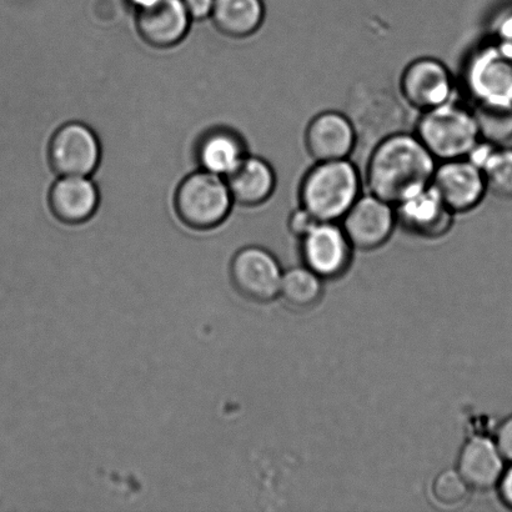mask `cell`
<instances>
[{"label":"cell","mask_w":512,"mask_h":512,"mask_svg":"<svg viewBox=\"0 0 512 512\" xmlns=\"http://www.w3.org/2000/svg\"><path fill=\"white\" fill-rule=\"evenodd\" d=\"M247 157V143L242 135L227 127L207 130L195 145L199 168L223 178L234 172Z\"/></svg>","instance_id":"9a60e30c"},{"label":"cell","mask_w":512,"mask_h":512,"mask_svg":"<svg viewBox=\"0 0 512 512\" xmlns=\"http://www.w3.org/2000/svg\"><path fill=\"white\" fill-rule=\"evenodd\" d=\"M100 159L102 147L88 125L69 122L50 138L48 162L59 177H90L98 169Z\"/></svg>","instance_id":"5b68a950"},{"label":"cell","mask_w":512,"mask_h":512,"mask_svg":"<svg viewBox=\"0 0 512 512\" xmlns=\"http://www.w3.org/2000/svg\"><path fill=\"white\" fill-rule=\"evenodd\" d=\"M431 185L455 215L478 208L488 193L483 170L468 158L438 162Z\"/></svg>","instance_id":"9c48e42d"},{"label":"cell","mask_w":512,"mask_h":512,"mask_svg":"<svg viewBox=\"0 0 512 512\" xmlns=\"http://www.w3.org/2000/svg\"><path fill=\"white\" fill-rule=\"evenodd\" d=\"M498 485L501 499L512 509V463L508 469L504 470Z\"/></svg>","instance_id":"484cf974"},{"label":"cell","mask_w":512,"mask_h":512,"mask_svg":"<svg viewBox=\"0 0 512 512\" xmlns=\"http://www.w3.org/2000/svg\"><path fill=\"white\" fill-rule=\"evenodd\" d=\"M235 204L242 207H260L273 197L276 174L265 159L248 155L239 167L225 177Z\"/></svg>","instance_id":"e0dca14e"},{"label":"cell","mask_w":512,"mask_h":512,"mask_svg":"<svg viewBox=\"0 0 512 512\" xmlns=\"http://www.w3.org/2000/svg\"><path fill=\"white\" fill-rule=\"evenodd\" d=\"M233 204L225 179L202 169L185 177L174 195L180 222L198 232L219 227L229 217Z\"/></svg>","instance_id":"277c9868"},{"label":"cell","mask_w":512,"mask_h":512,"mask_svg":"<svg viewBox=\"0 0 512 512\" xmlns=\"http://www.w3.org/2000/svg\"><path fill=\"white\" fill-rule=\"evenodd\" d=\"M414 133L438 162L468 158L481 142L473 110L454 99L420 113Z\"/></svg>","instance_id":"3957f363"},{"label":"cell","mask_w":512,"mask_h":512,"mask_svg":"<svg viewBox=\"0 0 512 512\" xmlns=\"http://www.w3.org/2000/svg\"><path fill=\"white\" fill-rule=\"evenodd\" d=\"M127 2L132 5L133 8L139 10L157 2V0H127Z\"/></svg>","instance_id":"4316f807"},{"label":"cell","mask_w":512,"mask_h":512,"mask_svg":"<svg viewBox=\"0 0 512 512\" xmlns=\"http://www.w3.org/2000/svg\"><path fill=\"white\" fill-rule=\"evenodd\" d=\"M496 445L504 459L512 463V416L501 424L496 435Z\"/></svg>","instance_id":"d4e9b609"},{"label":"cell","mask_w":512,"mask_h":512,"mask_svg":"<svg viewBox=\"0 0 512 512\" xmlns=\"http://www.w3.org/2000/svg\"><path fill=\"white\" fill-rule=\"evenodd\" d=\"M190 19L182 0H157L137 10L135 25L140 38L150 47L167 49L175 47L187 37Z\"/></svg>","instance_id":"4fadbf2b"},{"label":"cell","mask_w":512,"mask_h":512,"mask_svg":"<svg viewBox=\"0 0 512 512\" xmlns=\"http://www.w3.org/2000/svg\"><path fill=\"white\" fill-rule=\"evenodd\" d=\"M263 0H215L212 13L214 27L230 38H247L263 25Z\"/></svg>","instance_id":"ac0fdd59"},{"label":"cell","mask_w":512,"mask_h":512,"mask_svg":"<svg viewBox=\"0 0 512 512\" xmlns=\"http://www.w3.org/2000/svg\"><path fill=\"white\" fill-rule=\"evenodd\" d=\"M305 147L315 162L350 159L358 148V135L346 113L326 110L310 120Z\"/></svg>","instance_id":"30bf717a"},{"label":"cell","mask_w":512,"mask_h":512,"mask_svg":"<svg viewBox=\"0 0 512 512\" xmlns=\"http://www.w3.org/2000/svg\"><path fill=\"white\" fill-rule=\"evenodd\" d=\"M481 140L501 145L512 138V104L484 102L473 110Z\"/></svg>","instance_id":"44dd1931"},{"label":"cell","mask_w":512,"mask_h":512,"mask_svg":"<svg viewBox=\"0 0 512 512\" xmlns=\"http://www.w3.org/2000/svg\"><path fill=\"white\" fill-rule=\"evenodd\" d=\"M229 275L237 293L253 303H270L279 296L283 273L275 256L264 248L240 249L230 263Z\"/></svg>","instance_id":"8992f818"},{"label":"cell","mask_w":512,"mask_h":512,"mask_svg":"<svg viewBox=\"0 0 512 512\" xmlns=\"http://www.w3.org/2000/svg\"><path fill=\"white\" fill-rule=\"evenodd\" d=\"M436 160L414 132H400L370 150L364 182L368 192L398 205L433 180Z\"/></svg>","instance_id":"6da1fadb"},{"label":"cell","mask_w":512,"mask_h":512,"mask_svg":"<svg viewBox=\"0 0 512 512\" xmlns=\"http://www.w3.org/2000/svg\"><path fill=\"white\" fill-rule=\"evenodd\" d=\"M190 19L202 22L212 17L215 0H182Z\"/></svg>","instance_id":"cb8c5ba5"},{"label":"cell","mask_w":512,"mask_h":512,"mask_svg":"<svg viewBox=\"0 0 512 512\" xmlns=\"http://www.w3.org/2000/svg\"><path fill=\"white\" fill-rule=\"evenodd\" d=\"M318 223V220H316L308 210L300 207L291 213L288 225L291 234L299 239H303Z\"/></svg>","instance_id":"603a6c76"},{"label":"cell","mask_w":512,"mask_h":512,"mask_svg":"<svg viewBox=\"0 0 512 512\" xmlns=\"http://www.w3.org/2000/svg\"><path fill=\"white\" fill-rule=\"evenodd\" d=\"M498 445L485 436H475L461 449L458 473L470 489L486 491L499 484L505 470Z\"/></svg>","instance_id":"2e32d148"},{"label":"cell","mask_w":512,"mask_h":512,"mask_svg":"<svg viewBox=\"0 0 512 512\" xmlns=\"http://www.w3.org/2000/svg\"><path fill=\"white\" fill-rule=\"evenodd\" d=\"M300 240L306 266L320 278H335L348 269L353 245L340 223L319 222Z\"/></svg>","instance_id":"8fae6325"},{"label":"cell","mask_w":512,"mask_h":512,"mask_svg":"<svg viewBox=\"0 0 512 512\" xmlns=\"http://www.w3.org/2000/svg\"><path fill=\"white\" fill-rule=\"evenodd\" d=\"M279 295L291 308L306 310L313 308L323 296L320 276L306 268L286 271L281 278Z\"/></svg>","instance_id":"ffe728a7"},{"label":"cell","mask_w":512,"mask_h":512,"mask_svg":"<svg viewBox=\"0 0 512 512\" xmlns=\"http://www.w3.org/2000/svg\"><path fill=\"white\" fill-rule=\"evenodd\" d=\"M364 178L353 160L315 162L300 183V207L318 222L340 223L363 194Z\"/></svg>","instance_id":"7a4b0ae2"},{"label":"cell","mask_w":512,"mask_h":512,"mask_svg":"<svg viewBox=\"0 0 512 512\" xmlns=\"http://www.w3.org/2000/svg\"><path fill=\"white\" fill-rule=\"evenodd\" d=\"M395 213L406 232L424 239L443 237L453 227L455 217L431 184L395 205Z\"/></svg>","instance_id":"7c38bea8"},{"label":"cell","mask_w":512,"mask_h":512,"mask_svg":"<svg viewBox=\"0 0 512 512\" xmlns=\"http://www.w3.org/2000/svg\"><path fill=\"white\" fill-rule=\"evenodd\" d=\"M470 486L458 473V470H446L436 476L431 495L436 504L443 508L454 509L465 503L469 496Z\"/></svg>","instance_id":"7402d4cb"},{"label":"cell","mask_w":512,"mask_h":512,"mask_svg":"<svg viewBox=\"0 0 512 512\" xmlns=\"http://www.w3.org/2000/svg\"><path fill=\"white\" fill-rule=\"evenodd\" d=\"M468 159L483 170L488 192L501 199H512V148L481 140Z\"/></svg>","instance_id":"d6986e66"},{"label":"cell","mask_w":512,"mask_h":512,"mask_svg":"<svg viewBox=\"0 0 512 512\" xmlns=\"http://www.w3.org/2000/svg\"><path fill=\"white\" fill-rule=\"evenodd\" d=\"M340 224L353 248L370 252L388 242L398 220L394 205L368 192L360 195Z\"/></svg>","instance_id":"ba28073f"},{"label":"cell","mask_w":512,"mask_h":512,"mask_svg":"<svg viewBox=\"0 0 512 512\" xmlns=\"http://www.w3.org/2000/svg\"><path fill=\"white\" fill-rule=\"evenodd\" d=\"M454 78L439 59L424 57L413 60L401 74L399 92L416 112L440 107L453 100Z\"/></svg>","instance_id":"52a82bcc"},{"label":"cell","mask_w":512,"mask_h":512,"mask_svg":"<svg viewBox=\"0 0 512 512\" xmlns=\"http://www.w3.org/2000/svg\"><path fill=\"white\" fill-rule=\"evenodd\" d=\"M48 203L60 223L84 224L97 213L99 190L89 177H59L49 190Z\"/></svg>","instance_id":"5bb4252c"}]
</instances>
